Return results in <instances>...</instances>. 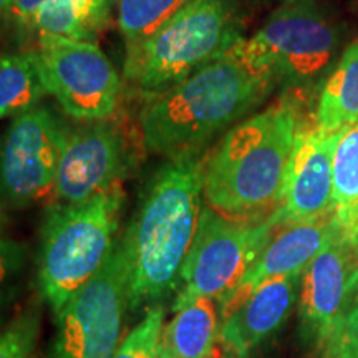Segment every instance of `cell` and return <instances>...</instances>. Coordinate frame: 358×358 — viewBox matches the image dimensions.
Here are the masks:
<instances>
[{
    "instance_id": "52a82bcc",
    "label": "cell",
    "mask_w": 358,
    "mask_h": 358,
    "mask_svg": "<svg viewBox=\"0 0 358 358\" xmlns=\"http://www.w3.org/2000/svg\"><path fill=\"white\" fill-rule=\"evenodd\" d=\"M337 27L312 0L282 6L250 38L237 43L252 65L292 88L322 85L338 50Z\"/></svg>"
},
{
    "instance_id": "d6986e66",
    "label": "cell",
    "mask_w": 358,
    "mask_h": 358,
    "mask_svg": "<svg viewBox=\"0 0 358 358\" xmlns=\"http://www.w3.org/2000/svg\"><path fill=\"white\" fill-rule=\"evenodd\" d=\"M45 93L32 52H0V118L35 108Z\"/></svg>"
},
{
    "instance_id": "8992f818",
    "label": "cell",
    "mask_w": 358,
    "mask_h": 358,
    "mask_svg": "<svg viewBox=\"0 0 358 358\" xmlns=\"http://www.w3.org/2000/svg\"><path fill=\"white\" fill-rule=\"evenodd\" d=\"M275 224L274 214L261 221H244L204 206L173 310H181L201 297H211L221 307L243 284Z\"/></svg>"
},
{
    "instance_id": "e0dca14e",
    "label": "cell",
    "mask_w": 358,
    "mask_h": 358,
    "mask_svg": "<svg viewBox=\"0 0 358 358\" xmlns=\"http://www.w3.org/2000/svg\"><path fill=\"white\" fill-rule=\"evenodd\" d=\"M315 123L330 134L358 123V40L348 45L322 83Z\"/></svg>"
},
{
    "instance_id": "7402d4cb",
    "label": "cell",
    "mask_w": 358,
    "mask_h": 358,
    "mask_svg": "<svg viewBox=\"0 0 358 358\" xmlns=\"http://www.w3.org/2000/svg\"><path fill=\"white\" fill-rule=\"evenodd\" d=\"M29 264V248L0 231V327L7 324L24 294Z\"/></svg>"
},
{
    "instance_id": "4316f807",
    "label": "cell",
    "mask_w": 358,
    "mask_h": 358,
    "mask_svg": "<svg viewBox=\"0 0 358 358\" xmlns=\"http://www.w3.org/2000/svg\"><path fill=\"white\" fill-rule=\"evenodd\" d=\"M337 224V222H335ZM338 234L347 241L348 244L358 249V208L343 224H337Z\"/></svg>"
},
{
    "instance_id": "8fae6325",
    "label": "cell",
    "mask_w": 358,
    "mask_h": 358,
    "mask_svg": "<svg viewBox=\"0 0 358 358\" xmlns=\"http://www.w3.org/2000/svg\"><path fill=\"white\" fill-rule=\"evenodd\" d=\"M358 301V249L338 234L303 268L299 290V335L322 347Z\"/></svg>"
},
{
    "instance_id": "ffe728a7",
    "label": "cell",
    "mask_w": 358,
    "mask_h": 358,
    "mask_svg": "<svg viewBox=\"0 0 358 358\" xmlns=\"http://www.w3.org/2000/svg\"><path fill=\"white\" fill-rule=\"evenodd\" d=\"M192 0H118V29L127 47L151 37Z\"/></svg>"
},
{
    "instance_id": "277c9868",
    "label": "cell",
    "mask_w": 358,
    "mask_h": 358,
    "mask_svg": "<svg viewBox=\"0 0 358 358\" xmlns=\"http://www.w3.org/2000/svg\"><path fill=\"white\" fill-rule=\"evenodd\" d=\"M123 203L122 186H115L85 203H58L47 209L37 282L55 315L100 271L118 243Z\"/></svg>"
},
{
    "instance_id": "6da1fadb",
    "label": "cell",
    "mask_w": 358,
    "mask_h": 358,
    "mask_svg": "<svg viewBox=\"0 0 358 358\" xmlns=\"http://www.w3.org/2000/svg\"><path fill=\"white\" fill-rule=\"evenodd\" d=\"M199 153L169 158L156 169L122 243L128 261L129 308L158 303L178 292L203 206Z\"/></svg>"
},
{
    "instance_id": "44dd1931",
    "label": "cell",
    "mask_w": 358,
    "mask_h": 358,
    "mask_svg": "<svg viewBox=\"0 0 358 358\" xmlns=\"http://www.w3.org/2000/svg\"><path fill=\"white\" fill-rule=\"evenodd\" d=\"M358 208V123L340 133L334 151V219L343 224Z\"/></svg>"
},
{
    "instance_id": "3957f363",
    "label": "cell",
    "mask_w": 358,
    "mask_h": 358,
    "mask_svg": "<svg viewBox=\"0 0 358 358\" xmlns=\"http://www.w3.org/2000/svg\"><path fill=\"white\" fill-rule=\"evenodd\" d=\"M299 128L292 100H280L224 134L204 159L203 198L227 217L261 221L282 203Z\"/></svg>"
},
{
    "instance_id": "ba28073f",
    "label": "cell",
    "mask_w": 358,
    "mask_h": 358,
    "mask_svg": "<svg viewBox=\"0 0 358 358\" xmlns=\"http://www.w3.org/2000/svg\"><path fill=\"white\" fill-rule=\"evenodd\" d=\"M128 308V261L118 239L100 271L55 315L43 358H113Z\"/></svg>"
},
{
    "instance_id": "9a60e30c",
    "label": "cell",
    "mask_w": 358,
    "mask_h": 358,
    "mask_svg": "<svg viewBox=\"0 0 358 358\" xmlns=\"http://www.w3.org/2000/svg\"><path fill=\"white\" fill-rule=\"evenodd\" d=\"M337 232L334 214L307 222H277L271 237L249 268L243 284L222 303L224 307L252 292L262 282L274 277L302 274L313 257L329 244Z\"/></svg>"
},
{
    "instance_id": "484cf974",
    "label": "cell",
    "mask_w": 358,
    "mask_h": 358,
    "mask_svg": "<svg viewBox=\"0 0 358 358\" xmlns=\"http://www.w3.org/2000/svg\"><path fill=\"white\" fill-rule=\"evenodd\" d=\"M45 0H7L6 17L19 29H32L34 19Z\"/></svg>"
},
{
    "instance_id": "83f0119b",
    "label": "cell",
    "mask_w": 358,
    "mask_h": 358,
    "mask_svg": "<svg viewBox=\"0 0 358 358\" xmlns=\"http://www.w3.org/2000/svg\"><path fill=\"white\" fill-rule=\"evenodd\" d=\"M209 358H241V357H237L236 353H232L227 350V348H224L222 343L219 342V347L216 348V352H214Z\"/></svg>"
},
{
    "instance_id": "4fadbf2b",
    "label": "cell",
    "mask_w": 358,
    "mask_h": 358,
    "mask_svg": "<svg viewBox=\"0 0 358 358\" xmlns=\"http://www.w3.org/2000/svg\"><path fill=\"white\" fill-rule=\"evenodd\" d=\"M340 133L330 134L317 123L301 124L285 176L277 222H307L334 214V151Z\"/></svg>"
},
{
    "instance_id": "30bf717a",
    "label": "cell",
    "mask_w": 358,
    "mask_h": 358,
    "mask_svg": "<svg viewBox=\"0 0 358 358\" xmlns=\"http://www.w3.org/2000/svg\"><path fill=\"white\" fill-rule=\"evenodd\" d=\"M65 124L45 106L17 115L0 140V206L20 209L55 194Z\"/></svg>"
},
{
    "instance_id": "7a4b0ae2",
    "label": "cell",
    "mask_w": 358,
    "mask_h": 358,
    "mask_svg": "<svg viewBox=\"0 0 358 358\" xmlns=\"http://www.w3.org/2000/svg\"><path fill=\"white\" fill-rule=\"evenodd\" d=\"M237 43L174 87L148 98L140 116L148 151L168 158L199 153L217 133L266 100L275 77L250 64Z\"/></svg>"
},
{
    "instance_id": "f1b7e54d",
    "label": "cell",
    "mask_w": 358,
    "mask_h": 358,
    "mask_svg": "<svg viewBox=\"0 0 358 358\" xmlns=\"http://www.w3.org/2000/svg\"><path fill=\"white\" fill-rule=\"evenodd\" d=\"M6 8H7V0H0V17L6 15Z\"/></svg>"
},
{
    "instance_id": "9c48e42d",
    "label": "cell",
    "mask_w": 358,
    "mask_h": 358,
    "mask_svg": "<svg viewBox=\"0 0 358 358\" xmlns=\"http://www.w3.org/2000/svg\"><path fill=\"white\" fill-rule=\"evenodd\" d=\"M32 55L47 93L71 118L100 122L118 108L122 80L95 42L38 35Z\"/></svg>"
},
{
    "instance_id": "5b68a950",
    "label": "cell",
    "mask_w": 358,
    "mask_h": 358,
    "mask_svg": "<svg viewBox=\"0 0 358 358\" xmlns=\"http://www.w3.org/2000/svg\"><path fill=\"white\" fill-rule=\"evenodd\" d=\"M243 40L227 0H192L158 32L127 47L124 80L148 98L189 77Z\"/></svg>"
},
{
    "instance_id": "2e32d148",
    "label": "cell",
    "mask_w": 358,
    "mask_h": 358,
    "mask_svg": "<svg viewBox=\"0 0 358 358\" xmlns=\"http://www.w3.org/2000/svg\"><path fill=\"white\" fill-rule=\"evenodd\" d=\"M221 308L211 297H201L176 312L163 329L159 358H209L219 347Z\"/></svg>"
},
{
    "instance_id": "5bb4252c",
    "label": "cell",
    "mask_w": 358,
    "mask_h": 358,
    "mask_svg": "<svg viewBox=\"0 0 358 358\" xmlns=\"http://www.w3.org/2000/svg\"><path fill=\"white\" fill-rule=\"evenodd\" d=\"M302 274L274 277L221 310L219 342L237 357L249 353L271 338L289 319L299 299Z\"/></svg>"
},
{
    "instance_id": "cb8c5ba5",
    "label": "cell",
    "mask_w": 358,
    "mask_h": 358,
    "mask_svg": "<svg viewBox=\"0 0 358 358\" xmlns=\"http://www.w3.org/2000/svg\"><path fill=\"white\" fill-rule=\"evenodd\" d=\"M164 308L156 303L148 308L143 320L122 340L113 358H159Z\"/></svg>"
},
{
    "instance_id": "603a6c76",
    "label": "cell",
    "mask_w": 358,
    "mask_h": 358,
    "mask_svg": "<svg viewBox=\"0 0 358 358\" xmlns=\"http://www.w3.org/2000/svg\"><path fill=\"white\" fill-rule=\"evenodd\" d=\"M40 317V307L32 303L0 327V358H35Z\"/></svg>"
},
{
    "instance_id": "ac0fdd59",
    "label": "cell",
    "mask_w": 358,
    "mask_h": 358,
    "mask_svg": "<svg viewBox=\"0 0 358 358\" xmlns=\"http://www.w3.org/2000/svg\"><path fill=\"white\" fill-rule=\"evenodd\" d=\"M115 3L118 0H45L32 30L38 35L95 42L108 25Z\"/></svg>"
},
{
    "instance_id": "f546056e",
    "label": "cell",
    "mask_w": 358,
    "mask_h": 358,
    "mask_svg": "<svg viewBox=\"0 0 358 358\" xmlns=\"http://www.w3.org/2000/svg\"><path fill=\"white\" fill-rule=\"evenodd\" d=\"M290 2H299V0H285V3H290Z\"/></svg>"
},
{
    "instance_id": "7c38bea8",
    "label": "cell",
    "mask_w": 358,
    "mask_h": 358,
    "mask_svg": "<svg viewBox=\"0 0 358 358\" xmlns=\"http://www.w3.org/2000/svg\"><path fill=\"white\" fill-rule=\"evenodd\" d=\"M124 169L127 151L118 129L106 120L88 122L66 136L57 171V199L85 203L120 186Z\"/></svg>"
},
{
    "instance_id": "d4e9b609",
    "label": "cell",
    "mask_w": 358,
    "mask_h": 358,
    "mask_svg": "<svg viewBox=\"0 0 358 358\" xmlns=\"http://www.w3.org/2000/svg\"><path fill=\"white\" fill-rule=\"evenodd\" d=\"M319 358H358V301L322 343Z\"/></svg>"
}]
</instances>
